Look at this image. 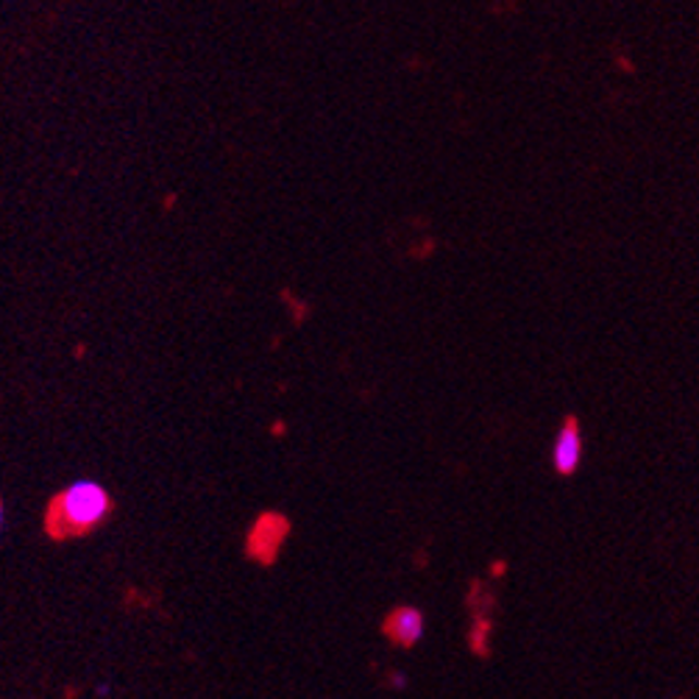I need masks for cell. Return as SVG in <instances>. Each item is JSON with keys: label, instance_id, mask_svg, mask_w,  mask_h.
Masks as SVG:
<instances>
[{"label": "cell", "instance_id": "4", "mask_svg": "<svg viewBox=\"0 0 699 699\" xmlns=\"http://www.w3.org/2000/svg\"><path fill=\"white\" fill-rule=\"evenodd\" d=\"M284 536H287V522L282 516H262L252 532V554L262 557V561H273Z\"/></svg>", "mask_w": 699, "mask_h": 699}, {"label": "cell", "instance_id": "2", "mask_svg": "<svg viewBox=\"0 0 699 699\" xmlns=\"http://www.w3.org/2000/svg\"><path fill=\"white\" fill-rule=\"evenodd\" d=\"M580 463H582L580 424H577V418L574 416H568L566 421H563L557 438H554L552 466H554V471L563 474V477H572V474L580 468Z\"/></svg>", "mask_w": 699, "mask_h": 699}, {"label": "cell", "instance_id": "6", "mask_svg": "<svg viewBox=\"0 0 699 699\" xmlns=\"http://www.w3.org/2000/svg\"><path fill=\"white\" fill-rule=\"evenodd\" d=\"M0 527H3V507H0Z\"/></svg>", "mask_w": 699, "mask_h": 699}, {"label": "cell", "instance_id": "3", "mask_svg": "<svg viewBox=\"0 0 699 699\" xmlns=\"http://www.w3.org/2000/svg\"><path fill=\"white\" fill-rule=\"evenodd\" d=\"M384 633L398 647H416L427 633V622H424V613L418 608H396L384 622Z\"/></svg>", "mask_w": 699, "mask_h": 699}, {"label": "cell", "instance_id": "5", "mask_svg": "<svg viewBox=\"0 0 699 699\" xmlns=\"http://www.w3.org/2000/svg\"><path fill=\"white\" fill-rule=\"evenodd\" d=\"M393 686L404 688V686H407V677H402V674H393Z\"/></svg>", "mask_w": 699, "mask_h": 699}, {"label": "cell", "instance_id": "1", "mask_svg": "<svg viewBox=\"0 0 699 699\" xmlns=\"http://www.w3.org/2000/svg\"><path fill=\"white\" fill-rule=\"evenodd\" d=\"M109 513V493L98 482H73L57 499L51 511V532H87L89 527L101 524Z\"/></svg>", "mask_w": 699, "mask_h": 699}]
</instances>
